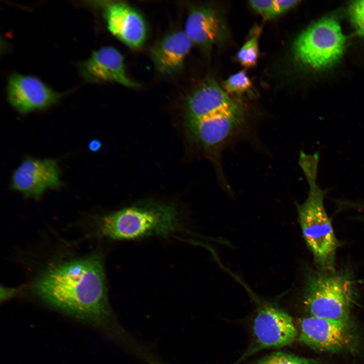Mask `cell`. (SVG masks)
<instances>
[{
    "mask_svg": "<svg viewBox=\"0 0 364 364\" xmlns=\"http://www.w3.org/2000/svg\"><path fill=\"white\" fill-rule=\"evenodd\" d=\"M32 290L43 302L73 317L109 334L124 333L114 320L109 305L100 256L54 264L37 278Z\"/></svg>",
    "mask_w": 364,
    "mask_h": 364,
    "instance_id": "1",
    "label": "cell"
},
{
    "mask_svg": "<svg viewBox=\"0 0 364 364\" xmlns=\"http://www.w3.org/2000/svg\"><path fill=\"white\" fill-rule=\"evenodd\" d=\"M99 228L102 235L114 240L166 237L185 231L175 206L151 201L134 204L103 217Z\"/></svg>",
    "mask_w": 364,
    "mask_h": 364,
    "instance_id": "2",
    "label": "cell"
},
{
    "mask_svg": "<svg viewBox=\"0 0 364 364\" xmlns=\"http://www.w3.org/2000/svg\"><path fill=\"white\" fill-rule=\"evenodd\" d=\"M355 287L346 272L335 270L312 274L305 286V307L311 316L348 323Z\"/></svg>",
    "mask_w": 364,
    "mask_h": 364,
    "instance_id": "3",
    "label": "cell"
},
{
    "mask_svg": "<svg viewBox=\"0 0 364 364\" xmlns=\"http://www.w3.org/2000/svg\"><path fill=\"white\" fill-rule=\"evenodd\" d=\"M307 197L297 206L304 239L315 262L323 270H335V255L339 243L324 206L327 193L318 185L309 187Z\"/></svg>",
    "mask_w": 364,
    "mask_h": 364,
    "instance_id": "4",
    "label": "cell"
},
{
    "mask_svg": "<svg viewBox=\"0 0 364 364\" xmlns=\"http://www.w3.org/2000/svg\"><path fill=\"white\" fill-rule=\"evenodd\" d=\"M345 44V37L338 22L327 17L300 34L294 44V53L302 64L315 69H323L340 59Z\"/></svg>",
    "mask_w": 364,
    "mask_h": 364,
    "instance_id": "5",
    "label": "cell"
},
{
    "mask_svg": "<svg viewBox=\"0 0 364 364\" xmlns=\"http://www.w3.org/2000/svg\"><path fill=\"white\" fill-rule=\"evenodd\" d=\"M253 343L246 355L267 348H280L292 343L297 331L292 317L283 310L264 306L253 323Z\"/></svg>",
    "mask_w": 364,
    "mask_h": 364,
    "instance_id": "6",
    "label": "cell"
},
{
    "mask_svg": "<svg viewBox=\"0 0 364 364\" xmlns=\"http://www.w3.org/2000/svg\"><path fill=\"white\" fill-rule=\"evenodd\" d=\"M8 102L22 113L48 108L64 95L57 92L36 77L13 73L7 85Z\"/></svg>",
    "mask_w": 364,
    "mask_h": 364,
    "instance_id": "7",
    "label": "cell"
},
{
    "mask_svg": "<svg viewBox=\"0 0 364 364\" xmlns=\"http://www.w3.org/2000/svg\"><path fill=\"white\" fill-rule=\"evenodd\" d=\"M298 339L313 349L336 352L348 347L352 337L348 323L310 316L301 320Z\"/></svg>",
    "mask_w": 364,
    "mask_h": 364,
    "instance_id": "8",
    "label": "cell"
},
{
    "mask_svg": "<svg viewBox=\"0 0 364 364\" xmlns=\"http://www.w3.org/2000/svg\"><path fill=\"white\" fill-rule=\"evenodd\" d=\"M243 120V112L237 105L187 122L186 127L196 143L204 148H210L220 145L230 138Z\"/></svg>",
    "mask_w": 364,
    "mask_h": 364,
    "instance_id": "9",
    "label": "cell"
},
{
    "mask_svg": "<svg viewBox=\"0 0 364 364\" xmlns=\"http://www.w3.org/2000/svg\"><path fill=\"white\" fill-rule=\"evenodd\" d=\"M78 70L87 82H115L132 88L140 86L128 77L122 55L112 47L94 51L87 59L79 63Z\"/></svg>",
    "mask_w": 364,
    "mask_h": 364,
    "instance_id": "10",
    "label": "cell"
},
{
    "mask_svg": "<svg viewBox=\"0 0 364 364\" xmlns=\"http://www.w3.org/2000/svg\"><path fill=\"white\" fill-rule=\"evenodd\" d=\"M59 170L52 159L28 158L13 173V189L26 197L39 198L46 190L60 185Z\"/></svg>",
    "mask_w": 364,
    "mask_h": 364,
    "instance_id": "11",
    "label": "cell"
},
{
    "mask_svg": "<svg viewBox=\"0 0 364 364\" xmlns=\"http://www.w3.org/2000/svg\"><path fill=\"white\" fill-rule=\"evenodd\" d=\"M103 16L107 29L119 40L132 49L140 48L147 36L144 19L135 9L123 2L108 4Z\"/></svg>",
    "mask_w": 364,
    "mask_h": 364,
    "instance_id": "12",
    "label": "cell"
},
{
    "mask_svg": "<svg viewBox=\"0 0 364 364\" xmlns=\"http://www.w3.org/2000/svg\"><path fill=\"white\" fill-rule=\"evenodd\" d=\"M224 30L222 21L212 8L199 5L190 8L184 31L192 44L209 49L221 40Z\"/></svg>",
    "mask_w": 364,
    "mask_h": 364,
    "instance_id": "13",
    "label": "cell"
},
{
    "mask_svg": "<svg viewBox=\"0 0 364 364\" xmlns=\"http://www.w3.org/2000/svg\"><path fill=\"white\" fill-rule=\"evenodd\" d=\"M192 45L184 31H176L164 36L150 50V56L157 71L164 75L179 71Z\"/></svg>",
    "mask_w": 364,
    "mask_h": 364,
    "instance_id": "14",
    "label": "cell"
},
{
    "mask_svg": "<svg viewBox=\"0 0 364 364\" xmlns=\"http://www.w3.org/2000/svg\"><path fill=\"white\" fill-rule=\"evenodd\" d=\"M236 106L216 82L211 79L206 80L197 86L187 99L186 122L196 120Z\"/></svg>",
    "mask_w": 364,
    "mask_h": 364,
    "instance_id": "15",
    "label": "cell"
},
{
    "mask_svg": "<svg viewBox=\"0 0 364 364\" xmlns=\"http://www.w3.org/2000/svg\"><path fill=\"white\" fill-rule=\"evenodd\" d=\"M320 154L315 152L312 154H306L303 151L300 153L299 164L307 179L309 187L317 185L316 183Z\"/></svg>",
    "mask_w": 364,
    "mask_h": 364,
    "instance_id": "16",
    "label": "cell"
},
{
    "mask_svg": "<svg viewBox=\"0 0 364 364\" xmlns=\"http://www.w3.org/2000/svg\"><path fill=\"white\" fill-rule=\"evenodd\" d=\"M258 55V35L255 34L241 48L237 58L243 66L251 67L256 64Z\"/></svg>",
    "mask_w": 364,
    "mask_h": 364,
    "instance_id": "17",
    "label": "cell"
},
{
    "mask_svg": "<svg viewBox=\"0 0 364 364\" xmlns=\"http://www.w3.org/2000/svg\"><path fill=\"white\" fill-rule=\"evenodd\" d=\"M255 364H316V361L285 352L272 353L259 359Z\"/></svg>",
    "mask_w": 364,
    "mask_h": 364,
    "instance_id": "18",
    "label": "cell"
},
{
    "mask_svg": "<svg viewBox=\"0 0 364 364\" xmlns=\"http://www.w3.org/2000/svg\"><path fill=\"white\" fill-rule=\"evenodd\" d=\"M251 86V81L245 70H241L231 76L224 82L225 90L231 94L246 92Z\"/></svg>",
    "mask_w": 364,
    "mask_h": 364,
    "instance_id": "19",
    "label": "cell"
},
{
    "mask_svg": "<svg viewBox=\"0 0 364 364\" xmlns=\"http://www.w3.org/2000/svg\"><path fill=\"white\" fill-rule=\"evenodd\" d=\"M348 14L356 32L364 38V1L352 2L348 8Z\"/></svg>",
    "mask_w": 364,
    "mask_h": 364,
    "instance_id": "20",
    "label": "cell"
},
{
    "mask_svg": "<svg viewBox=\"0 0 364 364\" xmlns=\"http://www.w3.org/2000/svg\"><path fill=\"white\" fill-rule=\"evenodd\" d=\"M249 4L254 11L266 19H270L277 16L274 0L250 1Z\"/></svg>",
    "mask_w": 364,
    "mask_h": 364,
    "instance_id": "21",
    "label": "cell"
},
{
    "mask_svg": "<svg viewBox=\"0 0 364 364\" xmlns=\"http://www.w3.org/2000/svg\"><path fill=\"white\" fill-rule=\"evenodd\" d=\"M298 1L274 0L277 15H280L295 6Z\"/></svg>",
    "mask_w": 364,
    "mask_h": 364,
    "instance_id": "22",
    "label": "cell"
},
{
    "mask_svg": "<svg viewBox=\"0 0 364 364\" xmlns=\"http://www.w3.org/2000/svg\"><path fill=\"white\" fill-rule=\"evenodd\" d=\"M88 146L89 150L94 152H96L101 148V143L97 140H94L89 143Z\"/></svg>",
    "mask_w": 364,
    "mask_h": 364,
    "instance_id": "23",
    "label": "cell"
}]
</instances>
